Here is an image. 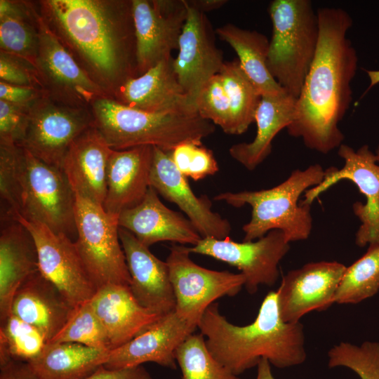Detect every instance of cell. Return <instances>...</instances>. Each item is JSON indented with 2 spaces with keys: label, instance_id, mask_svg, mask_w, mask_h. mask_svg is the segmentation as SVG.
Wrapping results in <instances>:
<instances>
[{
  "label": "cell",
  "instance_id": "cell-34",
  "mask_svg": "<svg viewBox=\"0 0 379 379\" xmlns=\"http://www.w3.org/2000/svg\"><path fill=\"white\" fill-rule=\"evenodd\" d=\"M0 325V366L11 360L29 362L47 344L39 330L13 314Z\"/></svg>",
  "mask_w": 379,
  "mask_h": 379
},
{
  "label": "cell",
  "instance_id": "cell-19",
  "mask_svg": "<svg viewBox=\"0 0 379 379\" xmlns=\"http://www.w3.org/2000/svg\"><path fill=\"white\" fill-rule=\"evenodd\" d=\"M197 328L175 311L163 315L139 335L110 350L104 366L118 369L153 362L175 369L177 349Z\"/></svg>",
  "mask_w": 379,
  "mask_h": 379
},
{
  "label": "cell",
  "instance_id": "cell-45",
  "mask_svg": "<svg viewBox=\"0 0 379 379\" xmlns=\"http://www.w3.org/2000/svg\"><path fill=\"white\" fill-rule=\"evenodd\" d=\"M189 6L205 13L217 10L227 3V0H187Z\"/></svg>",
  "mask_w": 379,
  "mask_h": 379
},
{
  "label": "cell",
  "instance_id": "cell-43",
  "mask_svg": "<svg viewBox=\"0 0 379 379\" xmlns=\"http://www.w3.org/2000/svg\"><path fill=\"white\" fill-rule=\"evenodd\" d=\"M85 379H152V377L142 365L118 369L102 366Z\"/></svg>",
  "mask_w": 379,
  "mask_h": 379
},
{
  "label": "cell",
  "instance_id": "cell-40",
  "mask_svg": "<svg viewBox=\"0 0 379 379\" xmlns=\"http://www.w3.org/2000/svg\"><path fill=\"white\" fill-rule=\"evenodd\" d=\"M32 107L15 105L0 100V144L19 145Z\"/></svg>",
  "mask_w": 379,
  "mask_h": 379
},
{
  "label": "cell",
  "instance_id": "cell-7",
  "mask_svg": "<svg viewBox=\"0 0 379 379\" xmlns=\"http://www.w3.org/2000/svg\"><path fill=\"white\" fill-rule=\"evenodd\" d=\"M14 190L15 213L71 239L77 236L75 194L62 168L18 146Z\"/></svg>",
  "mask_w": 379,
  "mask_h": 379
},
{
  "label": "cell",
  "instance_id": "cell-23",
  "mask_svg": "<svg viewBox=\"0 0 379 379\" xmlns=\"http://www.w3.org/2000/svg\"><path fill=\"white\" fill-rule=\"evenodd\" d=\"M154 147L142 145L112 149L107 170V191L102 208L114 217L138 205L149 188Z\"/></svg>",
  "mask_w": 379,
  "mask_h": 379
},
{
  "label": "cell",
  "instance_id": "cell-15",
  "mask_svg": "<svg viewBox=\"0 0 379 379\" xmlns=\"http://www.w3.org/2000/svg\"><path fill=\"white\" fill-rule=\"evenodd\" d=\"M138 77L178 49L187 17V0H132Z\"/></svg>",
  "mask_w": 379,
  "mask_h": 379
},
{
  "label": "cell",
  "instance_id": "cell-41",
  "mask_svg": "<svg viewBox=\"0 0 379 379\" xmlns=\"http://www.w3.org/2000/svg\"><path fill=\"white\" fill-rule=\"evenodd\" d=\"M0 81L43 89L36 68L27 61L0 51Z\"/></svg>",
  "mask_w": 379,
  "mask_h": 379
},
{
  "label": "cell",
  "instance_id": "cell-13",
  "mask_svg": "<svg viewBox=\"0 0 379 379\" xmlns=\"http://www.w3.org/2000/svg\"><path fill=\"white\" fill-rule=\"evenodd\" d=\"M14 220L22 224L34 239L39 272L73 307L90 300L98 289L84 265L75 241L41 223L21 217Z\"/></svg>",
  "mask_w": 379,
  "mask_h": 379
},
{
  "label": "cell",
  "instance_id": "cell-22",
  "mask_svg": "<svg viewBox=\"0 0 379 379\" xmlns=\"http://www.w3.org/2000/svg\"><path fill=\"white\" fill-rule=\"evenodd\" d=\"M173 58L120 86L112 97L127 107L151 113H195L194 104L180 86Z\"/></svg>",
  "mask_w": 379,
  "mask_h": 379
},
{
  "label": "cell",
  "instance_id": "cell-17",
  "mask_svg": "<svg viewBox=\"0 0 379 379\" xmlns=\"http://www.w3.org/2000/svg\"><path fill=\"white\" fill-rule=\"evenodd\" d=\"M224 63L223 52L215 43L213 30L206 15L187 4V17L180 36L178 53L173 58L172 65L180 86L194 105L201 87L219 74Z\"/></svg>",
  "mask_w": 379,
  "mask_h": 379
},
{
  "label": "cell",
  "instance_id": "cell-25",
  "mask_svg": "<svg viewBox=\"0 0 379 379\" xmlns=\"http://www.w3.org/2000/svg\"><path fill=\"white\" fill-rule=\"evenodd\" d=\"M89 302L106 331L112 350L128 343L161 317L141 306L128 286L105 285Z\"/></svg>",
  "mask_w": 379,
  "mask_h": 379
},
{
  "label": "cell",
  "instance_id": "cell-44",
  "mask_svg": "<svg viewBox=\"0 0 379 379\" xmlns=\"http://www.w3.org/2000/svg\"><path fill=\"white\" fill-rule=\"evenodd\" d=\"M0 379H41L27 362L11 360L0 366Z\"/></svg>",
  "mask_w": 379,
  "mask_h": 379
},
{
  "label": "cell",
  "instance_id": "cell-42",
  "mask_svg": "<svg viewBox=\"0 0 379 379\" xmlns=\"http://www.w3.org/2000/svg\"><path fill=\"white\" fill-rule=\"evenodd\" d=\"M44 95H46L45 92L38 88L0 81V100L15 105L32 107Z\"/></svg>",
  "mask_w": 379,
  "mask_h": 379
},
{
  "label": "cell",
  "instance_id": "cell-5",
  "mask_svg": "<svg viewBox=\"0 0 379 379\" xmlns=\"http://www.w3.org/2000/svg\"><path fill=\"white\" fill-rule=\"evenodd\" d=\"M325 171L314 164L305 170L296 169L278 185L257 191L227 192L214 197L215 201L234 207L249 205L251 217L242 230L244 241L258 239L274 230H281L287 241L307 239L312 231L310 205L298 204L299 198L307 190L319 185Z\"/></svg>",
  "mask_w": 379,
  "mask_h": 379
},
{
  "label": "cell",
  "instance_id": "cell-47",
  "mask_svg": "<svg viewBox=\"0 0 379 379\" xmlns=\"http://www.w3.org/2000/svg\"><path fill=\"white\" fill-rule=\"evenodd\" d=\"M375 155H376L378 161H379V146H378V149H377V152H376V153H375Z\"/></svg>",
  "mask_w": 379,
  "mask_h": 379
},
{
  "label": "cell",
  "instance_id": "cell-46",
  "mask_svg": "<svg viewBox=\"0 0 379 379\" xmlns=\"http://www.w3.org/2000/svg\"><path fill=\"white\" fill-rule=\"evenodd\" d=\"M255 379H275L271 370V364L267 359H262L258 363Z\"/></svg>",
  "mask_w": 379,
  "mask_h": 379
},
{
  "label": "cell",
  "instance_id": "cell-35",
  "mask_svg": "<svg viewBox=\"0 0 379 379\" xmlns=\"http://www.w3.org/2000/svg\"><path fill=\"white\" fill-rule=\"evenodd\" d=\"M175 360L182 379H241L213 357L201 333L186 338L176 350Z\"/></svg>",
  "mask_w": 379,
  "mask_h": 379
},
{
  "label": "cell",
  "instance_id": "cell-29",
  "mask_svg": "<svg viewBox=\"0 0 379 379\" xmlns=\"http://www.w3.org/2000/svg\"><path fill=\"white\" fill-rule=\"evenodd\" d=\"M109 352L76 343H51L27 363L41 379H85L104 366Z\"/></svg>",
  "mask_w": 379,
  "mask_h": 379
},
{
  "label": "cell",
  "instance_id": "cell-8",
  "mask_svg": "<svg viewBox=\"0 0 379 379\" xmlns=\"http://www.w3.org/2000/svg\"><path fill=\"white\" fill-rule=\"evenodd\" d=\"M76 197L77 248L97 289L107 284L130 286L131 277L119 235L118 218L102 206Z\"/></svg>",
  "mask_w": 379,
  "mask_h": 379
},
{
  "label": "cell",
  "instance_id": "cell-2",
  "mask_svg": "<svg viewBox=\"0 0 379 379\" xmlns=\"http://www.w3.org/2000/svg\"><path fill=\"white\" fill-rule=\"evenodd\" d=\"M317 52L287 130L310 149L328 154L343 144L339 123L352 100L351 82L357 69L356 50L347 38L352 19L343 8L317 9Z\"/></svg>",
  "mask_w": 379,
  "mask_h": 379
},
{
  "label": "cell",
  "instance_id": "cell-38",
  "mask_svg": "<svg viewBox=\"0 0 379 379\" xmlns=\"http://www.w3.org/2000/svg\"><path fill=\"white\" fill-rule=\"evenodd\" d=\"M194 105L201 117L218 125L224 133L233 135L230 102L219 74L213 77L201 87Z\"/></svg>",
  "mask_w": 379,
  "mask_h": 379
},
{
  "label": "cell",
  "instance_id": "cell-16",
  "mask_svg": "<svg viewBox=\"0 0 379 379\" xmlns=\"http://www.w3.org/2000/svg\"><path fill=\"white\" fill-rule=\"evenodd\" d=\"M345 269L336 261H319L289 271L277 291L282 320L298 322L308 312L329 307Z\"/></svg>",
  "mask_w": 379,
  "mask_h": 379
},
{
  "label": "cell",
  "instance_id": "cell-28",
  "mask_svg": "<svg viewBox=\"0 0 379 379\" xmlns=\"http://www.w3.org/2000/svg\"><path fill=\"white\" fill-rule=\"evenodd\" d=\"M297 99L286 92L263 95L256 110V135L250 142L234 144L230 156L249 171L254 170L270 154L275 136L291 124Z\"/></svg>",
  "mask_w": 379,
  "mask_h": 379
},
{
  "label": "cell",
  "instance_id": "cell-6",
  "mask_svg": "<svg viewBox=\"0 0 379 379\" xmlns=\"http://www.w3.org/2000/svg\"><path fill=\"white\" fill-rule=\"evenodd\" d=\"M267 67L275 81L298 99L314 58L319 37L317 10L310 0H274Z\"/></svg>",
  "mask_w": 379,
  "mask_h": 379
},
{
  "label": "cell",
  "instance_id": "cell-21",
  "mask_svg": "<svg viewBox=\"0 0 379 379\" xmlns=\"http://www.w3.org/2000/svg\"><path fill=\"white\" fill-rule=\"evenodd\" d=\"M152 187L135 206L122 211L118 217L119 227L132 233L149 247L159 241L196 245L201 239L192 222L166 207Z\"/></svg>",
  "mask_w": 379,
  "mask_h": 379
},
{
  "label": "cell",
  "instance_id": "cell-4",
  "mask_svg": "<svg viewBox=\"0 0 379 379\" xmlns=\"http://www.w3.org/2000/svg\"><path fill=\"white\" fill-rule=\"evenodd\" d=\"M90 109L94 126L114 150L150 145L172 151L185 142H202L215 131V125L197 112L151 113L110 97L97 99Z\"/></svg>",
  "mask_w": 379,
  "mask_h": 379
},
{
  "label": "cell",
  "instance_id": "cell-33",
  "mask_svg": "<svg viewBox=\"0 0 379 379\" xmlns=\"http://www.w3.org/2000/svg\"><path fill=\"white\" fill-rule=\"evenodd\" d=\"M379 291V243L368 245L366 252L345 271L338 287L334 303L357 304Z\"/></svg>",
  "mask_w": 379,
  "mask_h": 379
},
{
  "label": "cell",
  "instance_id": "cell-10",
  "mask_svg": "<svg viewBox=\"0 0 379 379\" xmlns=\"http://www.w3.org/2000/svg\"><path fill=\"white\" fill-rule=\"evenodd\" d=\"M39 49L35 63L43 89L53 100L73 107L91 109L108 97L85 73L49 27L35 3Z\"/></svg>",
  "mask_w": 379,
  "mask_h": 379
},
{
  "label": "cell",
  "instance_id": "cell-36",
  "mask_svg": "<svg viewBox=\"0 0 379 379\" xmlns=\"http://www.w3.org/2000/svg\"><path fill=\"white\" fill-rule=\"evenodd\" d=\"M76 343L112 350L106 331L93 310L89 300L74 307L61 330L47 344Z\"/></svg>",
  "mask_w": 379,
  "mask_h": 379
},
{
  "label": "cell",
  "instance_id": "cell-31",
  "mask_svg": "<svg viewBox=\"0 0 379 379\" xmlns=\"http://www.w3.org/2000/svg\"><path fill=\"white\" fill-rule=\"evenodd\" d=\"M35 8L32 2L0 0V51L34 67L39 49Z\"/></svg>",
  "mask_w": 379,
  "mask_h": 379
},
{
  "label": "cell",
  "instance_id": "cell-3",
  "mask_svg": "<svg viewBox=\"0 0 379 379\" xmlns=\"http://www.w3.org/2000/svg\"><path fill=\"white\" fill-rule=\"evenodd\" d=\"M197 328L213 357L237 375L257 366L262 359L285 368L302 364L307 357L303 325L282 320L277 291L265 295L249 324H232L214 302L206 310Z\"/></svg>",
  "mask_w": 379,
  "mask_h": 379
},
{
  "label": "cell",
  "instance_id": "cell-9",
  "mask_svg": "<svg viewBox=\"0 0 379 379\" xmlns=\"http://www.w3.org/2000/svg\"><path fill=\"white\" fill-rule=\"evenodd\" d=\"M189 247L173 244L166 262L175 298V312L197 326L206 310L223 296L236 295L244 286L245 278L228 271H215L196 264Z\"/></svg>",
  "mask_w": 379,
  "mask_h": 379
},
{
  "label": "cell",
  "instance_id": "cell-12",
  "mask_svg": "<svg viewBox=\"0 0 379 379\" xmlns=\"http://www.w3.org/2000/svg\"><path fill=\"white\" fill-rule=\"evenodd\" d=\"M93 125L90 109L67 106L44 95L30 108L18 146L44 162L61 168L73 142Z\"/></svg>",
  "mask_w": 379,
  "mask_h": 379
},
{
  "label": "cell",
  "instance_id": "cell-37",
  "mask_svg": "<svg viewBox=\"0 0 379 379\" xmlns=\"http://www.w3.org/2000/svg\"><path fill=\"white\" fill-rule=\"evenodd\" d=\"M328 358L330 368H347L360 379H379V342H340L329 350Z\"/></svg>",
  "mask_w": 379,
  "mask_h": 379
},
{
  "label": "cell",
  "instance_id": "cell-11",
  "mask_svg": "<svg viewBox=\"0 0 379 379\" xmlns=\"http://www.w3.org/2000/svg\"><path fill=\"white\" fill-rule=\"evenodd\" d=\"M338 155L344 160L341 169L331 166L325 170L324 178L318 185L304 193L302 204L310 205L321 193L343 180L354 183L364 196L366 202L356 201L352 205L354 215L361 224L355 238L359 247L379 243V165L378 159L364 145L354 150L342 144L338 147Z\"/></svg>",
  "mask_w": 379,
  "mask_h": 379
},
{
  "label": "cell",
  "instance_id": "cell-20",
  "mask_svg": "<svg viewBox=\"0 0 379 379\" xmlns=\"http://www.w3.org/2000/svg\"><path fill=\"white\" fill-rule=\"evenodd\" d=\"M119 235L131 277L130 289L138 302L161 316L175 310V298L169 268L128 230Z\"/></svg>",
  "mask_w": 379,
  "mask_h": 379
},
{
  "label": "cell",
  "instance_id": "cell-26",
  "mask_svg": "<svg viewBox=\"0 0 379 379\" xmlns=\"http://www.w3.org/2000/svg\"><path fill=\"white\" fill-rule=\"evenodd\" d=\"M74 307L60 291L37 271L17 290L11 314L39 330L48 343L61 330Z\"/></svg>",
  "mask_w": 379,
  "mask_h": 379
},
{
  "label": "cell",
  "instance_id": "cell-24",
  "mask_svg": "<svg viewBox=\"0 0 379 379\" xmlns=\"http://www.w3.org/2000/svg\"><path fill=\"white\" fill-rule=\"evenodd\" d=\"M112 150L94 125L73 142L61 168L75 195L102 206Z\"/></svg>",
  "mask_w": 379,
  "mask_h": 379
},
{
  "label": "cell",
  "instance_id": "cell-18",
  "mask_svg": "<svg viewBox=\"0 0 379 379\" xmlns=\"http://www.w3.org/2000/svg\"><path fill=\"white\" fill-rule=\"evenodd\" d=\"M171 152L154 147L150 187L175 204L186 214L201 238H227L231 231L229 221L212 210V203L206 196L195 195L187 178L175 166Z\"/></svg>",
  "mask_w": 379,
  "mask_h": 379
},
{
  "label": "cell",
  "instance_id": "cell-14",
  "mask_svg": "<svg viewBox=\"0 0 379 379\" xmlns=\"http://www.w3.org/2000/svg\"><path fill=\"white\" fill-rule=\"evenodd\" d=\"M289 244L281 230H274L255 241L201 238L189 251L236 267L245 278L247 291L253 294L259 286H272L277 282L279 263L288 252Z\"/></svg>",
  "mask_w": 379,
  "mask_h": 379
},
{
  "label": "cell",
  "instance_id": "cell-1",
  "mask_svg": "<svg viewBox=\"0 0 379 379\" xmlns=\"http://www.w3.org/2000/svg\"><path fill=\"white\" fill-rule=\"evenodd\" d=\"M36 5L63 46L108 97L138 77L132 0H43Z\"/></svg>",
  "mask_w": 379,
  "mask_h": 379
},
{
  "label": "cell",
  "instance_id": "cell-32",
  "mask_svg": "<svg viewBox=\"0 0 379 379\" xmlns=\"http://www.w3.org/2000/svg\"><path fill=\"white\" fill-rule=\"evenodd\" d=\"M218 74L230 102L233 135L242 134L255 122L262 96L242 69L238 59L225 62Z\"/></svg>",
  "mask_w": 379,
  "mask_h": 379
},
{
  "label": "cell",
  "instance_id": "cell-27",
  "mask_svg": "<svg viewBox=\"0 0 379 379\" xmlns=\"http://www.w3.org/2000/svg\"><path fill=\"white\" fill-rule=\"evenodd\" d=\"M7 220L0 234V324L11 314L17 290L39 271L37 251L31 234L16 220Z\"/></svg>",
  "mask_w": 379,
  "mask_h": 379
},
{
  "label": "cell",
  "instance_id": "cell-30",
  "mask_svg": "<svg viewBox=\"0 0 379 379\" xmlns=\"http://www.w3.org/2000/svg\"><path fill=\"white\" fill-rule=\"evenodd\" d=\"M215 33L236 52L242 69L261 96L277 95L286 92L267 69L270 40L265 34L232 23L219 27Z\"/></svg>",
  "mask_w": 379,
  "mask_h": 379
},
{
  "label": "cell",
  "instance_id": "cell-39",
  "mask_svg": "<svg viewBox=\"0 0 379 379\" xmlns=\"http://www.w3.org/2000/svg\"><path fill=\"white\" fill-rule=\"evenodd\" d=\"M171 157L178 170L194 180L214 175L219 170L213 152L202 142H183L171 152Z\"/></svg>",
  "mask_w": 379,
  "mask_h": 379
}]
</instances>
